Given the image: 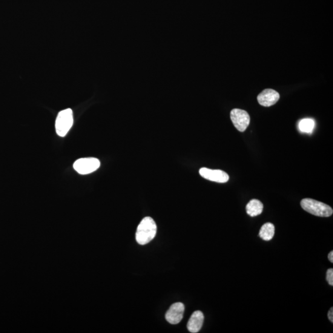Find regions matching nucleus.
I'll return each instance as SVG.
<instances>
[{
  "label": "nucleus",
  "instance_id": "11",
  "mask_svg": "<svg viewBox=\"0 0 333 333\" xmlns=\"http://www.w3.org/2000/svg\"><path fill=\"white\" fill-rule=\"evenodd\" d=\"M275 226L271 223H267L261 227L259 237L264 241H271L275 235Z\"/></svg>",
  "mask_w": 333,
  "mask_h": 333
},
{
  "label": "nucleus",
  "instance_id": "2",
  "mask_svg": "<svg viewBox=\"0 0 333 333\" xmlns=\"http://www.w3.org/2000/svg\"><path fill=\"white\" fill-rule=\"evenodd\" d=\"M301 206L304 210L318 217H328L333 213L332 209L326 204L309 198L301 201Z\"/></svg>",
  "mask_w": 333,
  "mask_h": 333
},
{
  "label": "nucleus",
  "instance_id": "15",
  "mask_svg": "<svg viewBox=\"0 0 333 333\" xmlns=\"http://www.w3.org/2000/svg\"><path fill=\"white\" fill-rule=\"evenodd\" d=\"M328 259L331 263L333 262V251H331L329 252V254L328 255Z\"/></svg>",
  "mask_w": 333,
  "mask_h": 333
},
{
  "label": "nucleus",
  "instance_id": "14",
  "mask_svg": "<svg viewBox=\"0 0 333 333\" xmlns=\"http://www.w3.org/2000/svg\"><path fill=\"white\" fill-rule=\"evenodd\" d=\"M328 318L330 321H331V323H333V308L331 307V309H330L329 311L328 312Z\"/></svg>",
  "mask_w": 333,
  "mask_h": 333
},
{
  "label": "nucleus",
  "instance_id": "10",
  "mask_svg": "<svg viewBox=\"0 0 333 333\" xmlns=\"http://www.w3.org/2000/svg\"><path fill=\"white\" fill-rule=\"evenodd\" d=\"M263 204L257 199H252L246 206V212L251 217L257 216L263 211Z\"/></svg>",
  "mask_w": 333,
  "mask_h": 333
},
{
  "label": "nucleus",
  "instance_id": "8",
  "mask_svg": "<svg viewBox=\"0 0 333 333\" xmlns=\"http://www.w3.org/2000/svg\"><path fill=\"white\" fill-rule=\"evenodd\" d=\"M280 99V94L272 89H265L257 96L258 102L264 107L276 104Z\"/></svg>",
  "mask_w": 333,
  "mask_h": 333
},
{
  "label": "nucleus",
  "instance_id": "12",
  "mask_svg": "<svg viewBox=\"0 0 333 333\" xmlns=\"http://www.w3.org/2000/svg\"><path fill=\"white\" fill-rule=\"evenodd\" d=\"M315 127V122L311 119H304L298 124V128L304 133H311Z\"/></svg>",
  "mask_w": 333,
  "mask_h": 333
},
{
  "label": "nucleus",
  "instance_id": "9",
  "mask_svg": "<svg viewBox=\"0 0 333 333\" xmlns=\"http://www.w3.org/2000/svg\"><path fill=\"white\" fill-rule=\"evenodd\" d=\"M204 319V315L202 312L199 311H195L191 315L187 324V328L189 332L196 333L202 329Z\"/></svg>",
  "mask_w": 333,
  "mask_h": 333
},
{
  "label": "nucleus",
  "instance_id": "1",
  "mask_svg": "<svg viewBox=\"0 0 333 333\" xmlns=\"http://www.w3.org/2000/svg\"><path fill=\"white\" fill-rule=\"evenodd\" d=\"M157 225L150 217H146L141 221L136 232V240L141 245H145L156 237Z\"/></svg>",
  "mask_w": 333,
  "mask_h": 333
},
{
  "label": "nucleus",
  "instance_id": "5",
  "mask_svg": "<svg viewBox=\"0 0 333 333\" xmlns=\"http://www.w3.org/2000/svg\"><path fill=\"white\" fill-rule=\"evenodd\" d=\"M231 120L238 131H245L248 127L250 123V116L246 111L234 109L231 111Z\"/></svg>",
  "mask_w": 333,
  "mask_h": 333
},
{
  "label": "nucleus",
  "instance_id": "7",
  "mask_svg": "<svg viewBox=\"0 0 333 333\" xmlns=\"http://www.w3.org/2000/svg\"><path fill=\"white\" fill-rule=\"evenodd\" d=\"M184 311L185 306L183 303H177L172 304L166 313L165 318L166 321L172 324L180 323L181 320H182Z\"/></svg>",
  "mask_w": 333,
  "mask_h": 333
},
{
  "label": "nucleus",
  "instance_id": "3",
  "mask_svg": "<svg viewBox=\"0 0 333 333\" xmlns=\"http://www.w3.org/2000/svg\"><path fill=\"white\" fill-rule=\"evenodd\" d=\"M73 113L71 109L59 112L55 123L57 134L61 137H65L73 127Z\"/></svg>",
  "mask_w": 333,
  "mask_h": 333
},
{
  "label": "nucleus",
  "instance_id": "4",
  "mask_svg": "<svg viewBox=\"0 0 333 333\" xmlns=\"http://www.w3.org/2000/svg\"><path fill=\"white\" fill-rule=\"evenodd\" d=\"M100 162L96 158H82L74 163L75 171L79 174L87 175L93 173L99 168Z\"/></svg>",
  "mask_w": 333,
  "mask_h": 333
},
{
  "label": "nucleus",
  "instance_id": "6",
  "mask_svg": "<svg viewBox=\"0 0 333 333\" xmlns=\"http://www.w3.org/2000/svg\"><path fill=\"white\" fill-rule=\"evenodd\" d=\"M201 176L212 182L223 183L227 182L229 176L225 172L220 170H212L208 168H202L199 170Z\"/></svg>",
  "mask_w": 333,
  "mask_h": 333
},
{
  "label": "nucleus",
  "instance_id": "13",
  "mask_svg": "<svg viewBox=\"0 0 333 333\" xmlns=\"http://www.w3.org/2000/svg\"><path fill=\"white\" fill-rule=\"evenodd\" d=\"M326 280L329 285L333 286V269H329L326 272Z\"/></svg>",
  "mask_w": 333,
  "mask_h": 333
}]
</instances>
